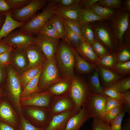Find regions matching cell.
Listing matches in <instances>:
<instances>
[{
	"label": "cell",
	"instance_id": "obj_1",
	"mask_svg": "<svg viewBox=\"0 0 130 130\" xmlns=\"http://www.w3.org/2000/svg\"><path fill=\"white\" fill-rule=\"evenodd\" d=\"M56 65L63 80L72 81L75 77V61L73 51L68 44L60 41L55 54Z\"/></svg>",
	"mask_w": 130,
	"mask_h": 130
},
{
	"label": "cell",
	"instance_id": "obj_2",
	"mask_svg": "<svg viewBox=\"0 0 130 130\" xmlns=\"http://www.w3.org/2000/svg\"><path fill=\"white\" fill-rule=\"evenodd\" d=\"M58 6L52 0H49L40 13L35 15L20 27L19 30L27 34H36L55 14Z\"/></svg>",
	"mask_w": 130,
	"mask_h": 130
},
{
	"label": "cell",
	"instance_id": "obj_3",
	"mask_svg": "<svg viewBox=\"0 0 130 130\" xmlns=\"http://www.w3.org/2000/svg\"><path fill=\"white\" fill-rule=\"evenodd\" d=\"M6 77L3 88L7 96L18 113L21 110L20 100L22 91L19 75L10 64L6 66Z\"/></svg>",
	"mask_w": 130,
	"mask_h": 130
},
{
	"label": "cell",
	"instance_id": "obj_4",
	"mask_svg": "<svg viewBox=\"0 0 130 130\" xmlns=\"http://www.w3.org/2000/svg\"><path fill=\"white\" fill-rule=\"evenodd\" d=\"M62 80L56 65L55 55L47 59L43 65L38 86L41 92L45 91L52 85Z\"/></svg>",
	"mask_w": 130,
	"mask_h": 130
},
{
	"label": "cell",
	"instance_id": "obj_5",
	"mask_svg": "<svg viewBox=\"0 0 130 130\" xmlns=\"http://www.w3.org/2000/svg\"><path fill=\"white\" fill-rule=\"evenodd\" d=\"M130 12L121 8L116 10L112 18L109 21L117 50L123 44L124 35L130 28Z\"/></svg>",
	"mask_w": 130,
	"mask_h": 130
},
{
	"label": "cell",
	"instance_id": "obj_6",
	"mask_svg": "<svg viewBox=\"0 0 130 130\" xmlns=\"http://www.w3.org/2000/svg\"><path fill=\"white\" fill-rule=\"evenodd\" d=\"M91 23L95 38L110 52L116 53L117 49L114 37L109 21L102 20Z\"/></svg>",
	"mask_w": 130,
	"mask_h": 130
},
{
	"label": "cell",
	"instance_id": "obj_7",
	"mask_svg": "<svg viewBox=\"0 0 130 130\" xmlns=\"http://www.w3.org/2000/svg\"><path fill=\"white\" fill-rule=\"evenodd\" d=\"M21 107L20 112L24 117L37 127L45 128L52 117L46 107L32 106Z\"/></svg>",
	"mask_w": 130,
	"mask_h": 130
},
{
	"label": "cell",
	"instance_id": "obj_8",
	"mask_svg": "<svg viewBox=\"0 0 130 130\" xmlns=\"http://www.w3.org/2000/svg\"><path fill=\"white\" fill-rule=\"evenodd\" d=\"M91 93L87 83L79 78L75 77L71 81L68 93L78 111L89 99Z\"/></svg>",
	"mask_w": 130,
	"mask_h": 130
},
{
	"label": "cell",
	"instance_id": "obj_9",
	"mask_svg": "<svg viewBox=\"0 0 130 130\" xmlns=\"http://www.w3.org/2000/svg\"><path fill=\"white\" fill-rule=\"evenodd\" d=\"M49 0H31L23 7L17 10H11V16L16 21L26 23L33 18L36 13L45 6Z\"/></svg>",
	"mask_w": 130,
	"mask_h": 130
},
{
	"label": "cell",
	"instance_id": "obj_10",
	"mask_svg": "<svg viewBox=\"0 0 130 130\" xmlns=\"http://www.w3.org/2000/svg\"><path fill=\"white\" fill-rule=\"evenodd\" d=\"M2 39L13 49H22L35 44L36 40L35 36L19 30L13 31Z\"/></svg>",
	"mask_w": 130,
	"mask_h": 130
},
{
	"label": "cell",
	"instance_id": "obj_11",
	"mask_svg": "<svg viewBox=\"0 0 130 130\" xmlns=\"http://www.w3.org/2000/svg\"><path fill=\"white\" fill-rule=\"evenodd\" d=\"M0 121L17 129L19 124V113L7 96L0 99Z\"/></svg>",
	"mask_w": 130,
	"mask_h": 130
},
{
	"label": "cell",
	"instance_id": "obj_12",
	"mask_svg": "<svg viewBox=\"0 0 130 130\" xmlns=\"http://www.w3.org/2000/svg\"><path fill=\"white\" fill-rule=\"evenodd\" d=\"M107 96L91 93L85 105L91 117L102 120L105 114V106Z\"/></svg>",
	"mask_w": 130,
	"mask_h": 130
},
{
	"label": "cell",
	"instance_id": "obj_13",
	"mask_svg": "<svg viewBox=\"0 0 130 130\" xmlns=\"http://www.w3.org/2000/svg\"><path fill=\"white\" fill-rule=\"evenodd\" d=\"M75 108V104L68 93L61 96L52 97L48 108L52 116Z\"/></svg>",
	"mask_w": 130,
	"mask_h": 130
},
{
	"label": "cell",
	"instance_id": "obj_14",
	"mask_svg": "<svg viewBox=\"0 0 130 130\" xmlns=\"http://www.w3.org/2000/svg\"><path fill=\"white\" fill-rule=\"evenodd\" d=\"M35 44L39 48L47 59L55 54L60 39L47 37L42 33L36 34Z\"/></svg>",
	"mask_w": 130,
	"mask_h": 130
},
{
	"label": "cell",
	"instance_id": "obj_15",
	"mask_svg": "<svg viewBox=\"0 0 130 130\" xmlns=\"http://www.w3.org/2000/svg\"><path fill=\"white\" fill-rule=\"evenodd\" d=\"M52 97V96L47 91L35 92L28 96L20 98V104L21 107L32 106L48 108Z\"/></svg>",
	"mask_w": 130,
	"mask_h": 130
},
{
	"label": "cell",
	"instance_id": "obj_16",
	"mask_svg": "<svg viewBox=\"0 0 130 130\" xmlns=\"http://www.w3.org/2000/svg\"><path fill=\"white\" fill-rule=\"evenodd\" d=\"M79 111L75 108L52 116L43 130H65L70 118Z\"/></svg>",
	"mask_w": 130,
	"mask_h": 130
},
{
	"label": "cell",
	"instance_id": "obj_17",
	"mask_svg": "<svg viewBox=\"0 0 130 130\" xmlns=\"http://www.w3.org/2000/svg\"><path fill=\"white\" fill-rule=\"evenodd\" d=\"M10 64L19 75L29 68L28 61L24 49H13L10 53Z\"/></svg>",
	"mask_w": 130,
	"mask_h": 130
},
{
	"label": "cell",
	"instance_id": "obj_18",
	"mask_svg": "<svg viewBox=\"0 0 130 130\" xmlns=\"http://www.w3.org/2000/svg\"><path fill=\"white\" fill-rule=\"evenodd\" d=\"M24 50L28 61L29 68L42 66L47 59L40 49L35 44L27 46Z\"/></svg>",
	"mask_w": 130,
	"mask_h": 130
},
{
	"label": "cell",
	"instance_id": "obj_19",
	"mask_svg": "<svg viewBox=\"0 0 130 130\" xmlns=\"http://www.w3.org/2000/svg\"><path fill=\"white\" fill-rule=\"evenodd\" d=\"M90 118L84 104L77 113L70 118L65 130H80L84 124Z\"/></svg>",
	"mask_w": 130,
	"mask_h": 130
},
{
	"label": "cell",
	"instance_id": "obj_20",
	"mask_svg": "<svg viewBox=\"0 0 130 130\" xmlns=\"http://www.w3.org/2000/svg\"><path fill=\"white\" fill-rule=\"evenodd\" d=\"M80 0H77L75 4L69 6L63 7L58 6L55 14L61 19L77 20L78 14L83 8Z\"/></svg>",
	"mask_w": 130,
	"mask_h": 130
},
{
	"label": "cell",
	"instance_id": "obj_21",
	"mask_svg": "<svg viewBox=\"0 0 130 130\" xmlns=\"http://www.w3.org/2000/svg\"><path fill=\"white\" fill-rule=\"evenodd\" d=\"M75 50L78 53H79L83 56L89 63L94 65L97 64L99 58L91 45L83 38Z\"/></svg>",
	"mask_w": 130,
	"mask_h": 130
},
{
	"label": "cell",
	"instance_id": "obj_22",
	"mask_svg": "<svg viewBox=\"0 0 130 130\" xmlns=\"http://www.w3.org/2000/svg\"><path fill=\"white\" fill-rule=\"evenodd\" d=\"M11 11L5 13L6 18L0 30V40L6 36L15 29L21 27L25 23L18 22L14 20L11 17Z\"/></svg>",
	"mask_w": 130,
	"mask_h": 130
},
{
	"label": "cell",
	"instance_id": "obj_23",
	"mask_svg": "<svg viewBox=\"0 0 130 130\" xmlns=\"http://www.w3.org/2000/svg\"><path fill=\"white\" fill-rule=\"evenodd\" d=\"M104 87H108L113 85L125 75H119L113 71L98 66Z\"/></svg>",
	"mask_w": 130,
	"mask_h": 130
},
{
	"label": "cell",
	"instance_id": "obj_24",
	"mask_svg": "<svg viewBox=\"0 0 130 130\" xmlns=\"http://www.w3.org/2000/svg\"><path fill=\"white\" fill-rule=\"evenodd\" d=\"M72 49L74 57L75 64L78 72L82 74H88L95 68V65L90 63L81 57L69 43Z\"/></svg>",
	"mask_w": 130,
	"mask_h": 130
},
{
	"label": "cell",
	"instance_id": "obj_25",
	"mask_svg": "<svg viewBox=\"0 0 130 130\" xmlns=\"http://www.w3.org/2000/svg\"><path fill=\"white\" fill-rule=\"evenodd\" d=\"M90 7L82 8L78 16L77 20L81 25L102 20Z\"/></svg>",
	"mask_w": 130,
	"mask_h": 130
},
{
	"label": "cell",
	"instance_id": "obj_26",
	"mask_svg": "<svg viewBox=\"0 0 130 130\" xmlns=\"http://www.w3.org/2000/svg\"><path fill=\"white\" fill-rule=\"evenodd\" d=\"M71 81L62 80L51 86L46 91L52 96L62 95L68 93Z\"/></svg>",
	"mask_w": 130,
	"mask_h": 130
},
{
	"label": "cell",
	"instance_id": "obj_27",
	"mask_svg": "<svg viewBox=\"0 0 130 130\" xmlns=\"http://www.w3.org/2000/svg\"><path fill=\"white\" fill-rule=\"evenodd\" d=\"M94 12L100 16L103 20L110 21L115 14L116 10L112 8L100 6L97 3L91 7Z\"/></svg>",
	"mask_w": 130,
	"mask_h": 130
},
{
	"label": "cell",
	"instance_id": "obj_28",
	"mask_svg": "<svg viewBox=\"0 0 130 130\" xmlns=\"http://www.w3.org/2000/svg\"><path fill=\"white\" fill-rule=\"evenodd\" d=\"M63 23L65 41L69 44L75 49L79 45L83 38L72 31L65 23Z\"/></svg>",
	"mask_w": 130,
	"mask_h": 130
},
{
	"label": "cell",
	"instance_id": "obj_29",
	"mask_svg": "<svg viewBox=\"0 0 130 130\" xmlns=\"http://www.w3.org/2000/svg\"><path fill=\"white\" fill-rule=\"evenodd\" d=\"M42 68V67L37 75L30 80L23 89L21 94L20 98L28 96L34 92H41L38 87V83Z\"/></svg>",
	"mask_w": 130,
	"mask_h": 130
},
{
	"label": "cell",
	"instance_id": "obj_30",
	"mask_svg": "<svg viewBox=\"0 0 130 130\" xmlns=\"http://www.w3.org/2000/svg\"><path fill=\"white\" fill-rule=\"evenodd\" d=\"M118 63L116 53L110 52L101 58H99L96 65L112 70Z\"/></svg>",
	"mask_w": 130,
	"mask_h": 130
},
{
	"label": "cell",
	"instance_id": "obj_31",
	"mask_svg": "<svg viewBox=\"0 0 130 130\" xmlns=\"http://www.w3.org/2000/svg\"><path fill=\"white\" fill-rule=\"evenodd\" d=\"M87 84L92 93L96 95L101 94L103 87L100 85L97 69H96L93 75L90 77Z\"/></svg>",
	"mask_w": 130,
	"mask_h": 130
},
{
	"label": "cell",
	"instance_id": "obj_32",
	"mask_svg": "<svg viewBox=\"0 0 130 130\" xmlns=\"http://www.w3.org/2000/svg\"><path fill=\"white\" fill-rule=\"evenodd\" d=\"M42 66L28 68L23 72L21 75H19L22 90L27 83L37 75Z\"/></svg>",
	"mask_w": 130,
	"mask_h": 130
},
{
	"label": "cell",
	"instance_id": "obj_33",
	"mask_svg": "<svg viewBox=\"0 0 130 130\" xmlns=\"http://www.w3.org/2000/svg\"><path fill=\"white\" fill-rule=\"evenodd\" d=\"M48 21L56 31L60 39L65 41L64 25L61 18L55 14Z\"/></svg>",
	"mask_w": 130,
	"mask_h": 130
},
{
	"label": "cell",
	"instance_id": "obj_34",
	"mask_svg": "<svg viewBox=\"0 0 130 130\" xmlns=\"http://www.w3.org/2000/svg\"><path fill=\"white\" fill-rule=\"evenodd\" d=\"M82 37L88 43L91 45L94 42L95 38L92 25L91 23L81 25Z\"/></svg>",
	"mask_w": 130,
	"mask_h": 130
},
{
	"label": "cell",
	"instance_id": "obj_35",
	"mask_svg": "<svg viewBox=\"0 0 130 130\" xmlns=\"http://www.w3.org/2000/svg\"><path fill=\"white\" fill-rule=\"evenodd\" d=\"M130 44L125 43L117 50L116 53L118 63L126 62L130 59Z\"/></svg>",
	"mask_w": 130,
	"mask_h": 130
},
{
	"label": "cell",
	"instance_id": "obj_36",
	"mask_svg": "<svg viewBox=\"0 0 130 130\" xmlns=\"http://www.w3.org/2000/svg\"><path fill=\"white\" fill-rule=\"evenodd\" d=\"M124 108L123 104L113 108L105 113L102 120L108 125H110L113 120Z\"/></svg>",
	"mask_w": 130,
	"mask_h": 130
},
{
	"label": "cell",
	"instance_id": "obj_37",
	"mask_svg": "<svg viewBox=\"0 0 130 130\" xmlns=\"http://www.w3.org/2000/svg\"><path fill=\"white\" fill-rule=\"evenodd\" d=\"M91 46L100 59L110 52L102 43L95 38L94 42Z\"/></svg>",
	"mask_w": 130,
	"mask_h": 130
},
{
	"label": "cell",
	"instance_id": "obj_38",
	"mask_svg": "<svg viewBox=\"0 0 130 130\" xmlns=\"http://www.w3.org/2000/svg\"><path fill=\"white\" fill-rule=\"evenodd\" d=\"M20 117V122L18 130H43L44 128L37 127L34 126L23 116L22 113L18 112Z\"/></svg>",
	"mask_w": 130,
	"mask_h": 130
},
{
	"label": "cell",
	"instance_id": "obj_39",
	"mask_svg": "<svg viewBox=\"0 0 130 130\" xmlns=\"http://www.w3.org/2000/svg\"><path fill=\"white\" fill-rule=\"evenodd\" d=\"M38 33H42L50 38L60 39L56 31L48 21Z\"/></svg>",
	"mask_w": 130,
	"mask_h": 130
},
{
	"label": "cell",
	"instance_id": "obj_40",
	"mask_svg": "<svg viewBox=\"0 0 130 130\" xmlns=\"http://www.w3.org/2000/svg\"><path fill=\"white\" fill-rule=\"evenodd\" d=\"M114 85L121 94L128 91L130 89V76L120 79Z\"/></svg>",
	"mask_w": 130,
	"mask_h": 130
},
{
	"label": "cell",
	"instance_id": "obj_41",
	"mask_svg": "<svg viewBox=\"0 0 130 130\" xmlns=\"http://www.w3.org/2000/svg\"><path fill=\"white\" fill-rule=\"evenodd\" d=\"M113 70L117 74L121 75L130 74V61L117 63Z\"/></svg>",
	"mask_w": 130,
	"mask_h": 130
},
{
	"label": "cell",
	"instance_id": "obj_42",
	"mask_svg": "<svg viewBox=\"0 0 130 130\" xmlns=\"http://www.w3.org/2000/svg\"><path fill=\"white\" fill-rule=\"evenodd\" d=\"M61 19L63 23L71 29L82 37L81 32V25L77 20L66 19Z\"/></svg>",
	"mask_w": 130,
	"mask_h": 130
},
{
	"label": "cell",
	"instance_id": "obj_43",
	"mask_svg": "<svg viewBox=\"0 0 130 130\" xmlns=\"http://www.w3.org/2000/svg\"><path fill=\"white\" fill-rule=\"evenodd\" d=\"M125 112L124 108L111 123L110 130H122V124Z\"/></svg>",
	"mask_w": 130,
	"mask_h": 130
},
{
	"label": "cell",
	"instance_id": "obj_44",
	"mask_svg": "<svg viewBox=\"0 0 130 130\" xmlns=\"http://www.w3.org/2000/svg\"><path fill=\"white\" fill-rule=\"evenodd\" d=\"M102 95L117 99H122L121 94L120 93L113 85L108 87H103Z\"/></svg>",
	"mask_w": 130,
	"mask_h": 130
},
{
	"label": "cell",
	"instance_id": "obj_45",
	"mask_svg": "<svg viewBox=\"0 0 130 130\" xmlns=\"http://www.w3.org/2000/svg\"><path fill=\"white\" fill-rule=\"evenodd\" d=\"M123 104L122 99H115L107 96L105 104V113L111 109Z\"/></svg>",
	"mask_w": 130,
	"mask_h": 130
},
{
	"label": "cell",
	"instance_id": "obj_46",
	"mask_svg": "<svg viewBox=\"0 0 130 130\" xmlns=\"http://www.w3.org/2000/svg\"><path fill=\"white\" fill-rule=\"evenodd\" d=\"M121 0H100L97 3L102 6L119 9L122 8Z\"/></svg>",
	"mask_w": 130,
	"mask_h": 130
},
{
	"label": "cell",
	"instance_id": "obj_47",
	"mask_svg": "<svg viewBox=\"0 0 130 130\" xmlns=\"http://www.w3.org/2000/svg\"><path fill=\"white\" fill-rule=\"evenodd\" d=\"M31 0H5L12 10L21 9L28 4Z\"/></svg>",
	"mask_w": 130,
	"mask_h": 130
},
{
	"label": "cell",
	"instance_id": "obj_48",
	"mask_svg": "<svg viewBox=\"0 0 130 130\" xmlns=\"http://www.w3.org/2000/svg\"><path fill=\"white\" fill-rule=\"evenodd\" d=\"M93 118L91 130H110V125L101 119L96 118Z\"/></svg>",
	"mask_w": 130,
	"mask_h": 130
},
{
	"label": "cell",
	"instance_id": "obj_49",
	"mask_svg": "<svg viewBox=\"0 0 130 130\" xmlns=\"http://www.w3.org/2000/svg\"><path fill=\"white\" fill-rule=\"evenodd\" d=\"M13 48L0 54V66L6 67L10 64V55Z\"/></svg>",
	"mask_w": 130,
	"mask_h": 130
},
{
	"label": "cell",
	"instance_id": "obj_50",
	"mask_svg": "<svg viewBox=\"0 0 130 130\" xmlns=\"http://www.w3.org/2000/svg\"><path fill=\"white\" fill-rule=\"evenodd\" d=\"M121 94L124 110L130 115V91L129 90Z\"/></svg>",
	"mask_w": 130,
	"mask_h": 130
},
{
	"label": "cell",
	"instance_id": "obj_51",
	"mask_svg": "<svg viewBox=\"0 0 130 130\" xmlns=\"http://www.w3.org/2000/svg\"><path fill=\"white\" fill-rule=\"evenodd\" d=\"M58 6L66 7L72 6L75 4L77 0H52Z\"/></svg>",
	"mask_w": 130,
	"mask_h": 130
},
{
	"label": "cell",
	"instance_id": "obj_52",
	"mask_svg": "<svg viewBox=\"0 0 130 130\" xmlns=\"http://www.w3.org/2000/svg\"><path fill=\"white\" fill-rule=\"evenodd\" d=\"M6 67H3L0 66V86L3 88L6 77Z\"/></svg>",
	"mask_w": 130,
	"mask_h": 130
},
{
	"label": "cell",
	"instance_id": "obj_53",
	"mask_svg": "<svg viewBox=\"0 0 130 130\" xmlns=\"http://www.w3.org/2000/svg\"><path fill=\"white\" fill-rule=\"evenodd\" d=\"M12 9L5 0H0V12L5 13L8 12Z\"/></svg>",
	"mask_w": 130,
	"mask_h": 130
},
{
	"label": "cell",
	"instance_id": "obj_54",
	"mask_svg": "<svg viewBox=\"0 0 130 130\" xmlns=\"http://www.w3.org/2000/svg\"><path fill=\"white\" fill-rule=\"evenodd\" d=\"M100 0H80V3L83 8L87 7L91 8Z\"/></svg>",
	"mask_w": 130,
	"mask_h": 130
},
{
	"label": "cell",
	"instance_id": "obj_55",
	"mask_svg": "<svg viewBox=\"0 0 130 130\" xmlns=\"http://www.w3.org/2000/svg\"><path fill=\"white\" fill-rule=\"evenodd\" d=\"M13 48L2 39L0 40V54Z\"/></svg>",
	"mask_w": 130,
	"mask_h": 130
},
{
	"label": "cell",
	"instance_id": "obj_56",
	"mask_svg": "<svg viewBox=\"0 0 130 130\" xmlns=\"http://www.w3.org/2000/svg\"><path fill=\"white\" fill-rule=\"evenodd\" d=\"M0 130H18V129L7 124L0 121Z\"/></svg>",
	"mask_w": 130,
	"mask_h": 130
},
{
	"label": "cell",
	"instance_id": "obj_57",
	"mask_svg": "<svg viewBox=\"0 0 130 130\" xmlns=\"http://www.w3.org/2000/svg\"><path fill=\"white\" fill-rule=\"evenodd\" d=\"M124 121V126L122 127V130H130V115L125 119Z\"/></svg>",
	"mask_w": 130,
	"mask_h": 130
},
{
	"label": "cell",
	"instance_id": "obj_58",
	"mask_svg": "<svg viewBox=\"0 0 130 130\" xmlns=\"http://www.w3.org/2000/svg\"><path fill=\"white\" fill-rule=\"evenodd\" d=\"M6 18L5 13L0 12V30L4 23Z\"/></svg>",
	"mask_w": 130,
	"mask_h": 130
},
{
	"label": "cell",
	"instance_id": "obj_59",
	"mask_svg": "<svg viewBox=\"0 0 130 130\" xmlns=\"http://www.w3.org/2000/svg\"><path fill=\"white\" fill-rule=\"evenodd\" d=\"M124 8L130 12V0H125L124 1Z\"/></svg>",
	"mask_w": 130,
	"mask_h": 130
},
{
	"label": "cell",
	"instance_id": "obj_60",
	"mask_svg": "<svg viewBox=\"0 0 130 130\" xmlns=\"http://www.w3.org/2000/svg\"><path fill=\"white\" fill-rule=\"evenodd\" d=\"M6 96V94L4 89L0 86V99Z\"/></svg>",
	"mask_w": 130,
	"mask_h": 130
}]
</instances>
